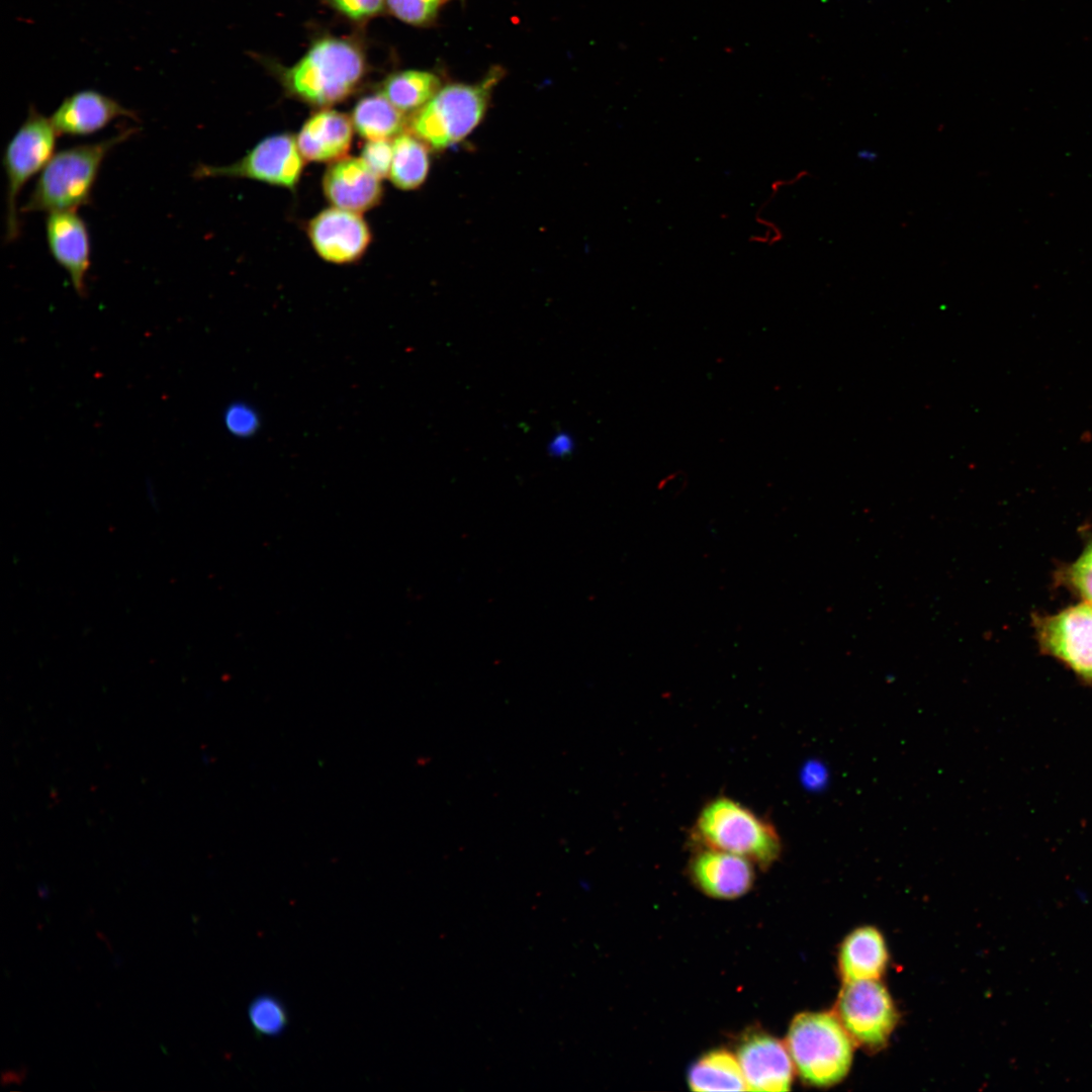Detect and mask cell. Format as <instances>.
<instances>
[{"label":"cell","mask_w":1092,"mask_h":1092,"mask_svg":"<svg viewBox=\"0 0 1092 1092\" xmlns=\"http://www.w3.org/2000/svg\"><path fill=\"white\" fill-rule=\"evenodd\" d=\"M136 131L135 127L122 128L106 140L77 145L54 154L40 172L20 212L76 211L91 203L103 161L113 148Z\"/></svg>","instance_id":"6da1fadb"},{"label":"cell","mask_w":1092,"mask_h":1092,"mask_svg":"<svg viewBox=\"0 0 1092 1092\" xmlns=\"http://www.w3.org/2000/svg\"><path fill=\"white\" fill-rule=\"evenodd\" d=\"M364 73L362 51L348 39L330 36L315 41L282 80L291 96L325 107L347 98Z\"/></svg>","instance_id":"7a4b0ae2"},{"label":"cell","mask_w":1092,"mask_h":1092,"mask_svg":"<svg viewBox=\"0 0 1092 1092\" xmlns=\"http://www.w3.org/2000/svg\"><path fill=\"white\" fill-rule=\"evenodd\" d=\"M692 835L703 847L743 856L761 868L772 864L783 848L770 822L728 797H718L704 806Z\"/></svg>","instance_id":"3957f363"},{"label":"cell","mask_w":1092,"mask_h":1092,"mask_svg":"<svg viewBox=\"0 0 1092 1092\" xmlns=\"http://www.w3.org/2000/svg\"><path fill=\"white\" fill-rule=\"evenodd\" d=\"M499 75L493 70L479 83L441 88L408 119L412 133L434 150L460 142L481 121Z\"/></svg>","instance_id":"277c9868"},{"label":"cell","mask_w":1092,"mask_h":1092,"mask_svg":"<svg viewBox=\"0 0 1092 1092\" xmlns=\"http://www.w3.org/2000/svg\"><path fill=\"white\" fill-rule=\"evenodd\" d=\"M787 1048L799 1075L815 1086L839 1082L850 1068L852 1044L848 1033L829 1013L797 1015L788 1031Z\"/></svg>","instance_id":"5b68a950"},{"label":"cell","mask_w":1092,"mask_h":1092,"mask_svg":"<svg viewBox=\"0 0 1092 1092\" xmlns=\"http://www.w3.org/2000/svg\"><path fill=\"white\" fill-rule=\"evenodd\" d=\"M57 135L50 117H46L31 105L25 120L4 149L2 165L6 175V243H12L20 236L18 197L22 188L34 175L42 171L54 156Z\"/></svg>","instance_id":"8992f818"},{"label":"cell","mask_w":1092,"mask_h":1092,"mask_svg":"<svg viewBox=\"0 0 1092 1092\" xmlns=\"http://www.w3.org/2000/svg\"><path fill=\"white\" fill-rule=\"evenodd\" d=\"M1039 650L1092 687V604L1082 602L1053 615L1032 616Z\"/></svg>","instance_id":"52a82bcc"},{"label":"cell","mask_w":1092,"mask_h":1092,"mask_svg":"<svg viewBox=\"0 0 1092 1092\" xmlns=\"http://www.w3.org/2000/svg\"><path fill=\"white\" fill-rule=\"evenodd\" d=\"M296 139L288 133L265 138L243 158L225 166L198 164L193 177L247 178L293 190L303 170Z\"/></svg>","instance_id":"ba28073f"},{"label":"cell","mask_w":1092,"mask_h":1092,"mask_svg":"<svg viewBox=\"0 0 1092 1092\" xmlns=\"http://www.w3.org/2000/svg\"><path fill=\"white\" fill-rule=\"evenodd\" d=\"M837 1011L847 1033L872 1048L887 1041L897 1019L888 991L876 980L845 982Z\"/></svg>","instance_id":"9c48e42d"},{"label":"cell","mask_w":1092,"mask_h":1092,"mask_svg":"<svg viewBox=\"0 0 1092 1092\" xmlns=\"http://www.w3.org/2000/svg\"><path fill=\"white\" fill-rule=\"evenodd\" d=\"M307 237L316 254L335 264L356 262L371 242L370 229L359 213L335 206L308 221Z\"/></svg>","instance_id":"30bf717a"},{"label":"cell","mask_w":1092,"mask_h":1092,"mask_svg":"<svg viewBox=\"0 0 1092 1092\" xmlns=\"http://www.w3.org/2000/svg\"><path fill=\"white\" fill-rule=\"evenodd\" d=\"M44 230L52 257L66 270L75 291L84 296L91 259L90 235L85 220L75 210L55 211L48 213Z\"/></svg>","instance_id":"8fae6325"},{"label":"cell","mask_w":1092,"mask_h":1092,"mask_svg":"<svg viewBox=\"0 0 1092 1092\" xmlns=\"http://www.w3.org/2000/svg\"><path fill=\"white\" fill-rule=\"evenodd\" d=\"M747 1089L787 1091L793 1079V1063L788 1048L771 1035L756 1033L740 1045L737 1057Z\"/></svg>","instance_id":"7c38bea8"},{"label":"cell","mask_w":1092,"mask_h":1092,"mask_svg":"<svg viewBox=\"0 0 1092 1092\" xmlns=\"http://www.w3.org/2000/svg\"><path fill=\"white\" fill-rule=\"evenodd\" d=\"M118 117L139 119L136 112L117 100L86 89L66 97L50 119L59 135L84 136L103 129Z\"/></svg>","instance_id":"4fadbf2b"},{"label":"cell","mask_w":1092,"mask_h":1092,"mask_svg":"<svg viewBox=\"0 0 1092 1092\" xmlns=\"http://www.w3.org/2000/svg\"><path fill=\"white\" fill-rule=\"evenodd\" d=\"M380 180L361 158L345 157L328 167L323 190L333 206L360 213L380 202L383 194Z\"/></svg>","instance_id":"5bb4252c"},{"label":"cell","mask_w":1092,"mask_h":1092,"mask_svg":"<svg viewBox=\"0 0 1092 1092\" xmlns=\"http://www.w3.org/2000/svg\"><path fill=\"white\" fill-rule=\"evenodd\" d=\"M689 869L695 884L707 895L719 899L744 895L754 880L749 859L708 847L693 856Z\"/></svg>","instance_id":"9a60e30c"},{"label":"cell","mask_w":1092,"mask_h":1092,"mask_svg":"<svg viewBox=\"0 0 1092 1092\" xmlns=\"http://www.w3.org/2000/svg\"><path fill=\"white\" fill-rule=\"evenodd\" d=\"M354 125L346 114L332 109H322L302 124L296 143L304 160L324 163L346 157L352 140Z\"/></svg>","instance_id":"2e32d148"},{"label":"cell","mask_w":1092,"mask_h":1092,"mask_svg":"<svg viewBox=\"0 0 1092 1092\" xmlns=\"http://www.w3.org/2000/svg\"><path fill=\"white\" fill-rule=\"evenodd\" d=\"M888 952L882 934L873 927L852 931L840 950V970L845 982L877 980L885 971Z\"/></svg>","instance_id":"e0dca14e"},{"label":"cell","mask_w":1092,"mask_h":1092,"mask_svg":"<svg viewBox=\"0 0 1092 1092\" xmlns=\"http://www.w3.org/2000/svg\"><path fill=\"white\" fill-rule=\"evenodd\" d=\"M688 1081L694 1091L748 1090L738 1059L726 1051L702 1057L690 1069Z\"/></svg>","instance_id":"ac0fdd59"},{"label":"cell","mask_w":1092,"mask_h":1092,"mask_svg":"<svg viewBox=\"0 0 1092 1092\" xmlns=\"http://www.w3.org/2000/svg\"><path fill=\"white\" fill-rule=\"evenodd\" d=\"M351 119L357 132L367 141L396 136L407 124L403 112L382 93L361 98L353 109Z\"/></svg>","instance_id":"d6986e66"},{"label":"cell","mask_w":1092,"mask_h":1092,"mask_svg":"<svg viewBox=\"0 0 1092 1092\" xmlns=\"http://www.w3.org/2000/svg\"><path fill=\"white\" fill-rule=\"evenodd\" d=\"M389 179L402 190H414L426 180L430 159L427 145L413 133L401 132L392 142Z\"/></svg>","instance_id":"ffe728a7"},{"label":"cell","mask_w":1092,"mask_h":1092,"mask_svg":"<svg viewBox=\"0 0 1092 1092\" xmlns=\"http://www.w3.org/2000/svg\"><path fill=\"white\" fill-rule=\"evenodd\" d=\"M440 90L439 78L427 71L406 70L390 75L381 93L401 112L417 111Z\"/></svg>","instance_id":"44dd1931"},{"label":"cell","mask_w":1092,"mask_h":1092,"mask_svg":"<svg viewBox=\"0 0 1092 1092\" xmlns=\"http://www.w3.org/2000/svg\"><path fill=\"white\" fill-rule=\"evenodd\" d=\"M1055 581L1065 586L1083 602L1092 604V539H1090L1079 557L1072 563L1060 566L1055 572Z\"/></svg>","instance_id":"7402d4cb"},{"label":"cell","mask_w":1092,"mask_h":1092,"mask_svg":"<svg viewBox=\"0 0 1092 1092\" xmlns=\"http://www.w3.org/2000/svg\"><path fill=\"white\" fill-rule=\"evenodd\" d=\"M249 1018L259 1036L277 1035L288 1022L282 1003L271 996H261L254 1000L249 1008Z\"/></svg>","instance_id":"603a6c76"},{"label":"cell","mask_w":1092,"mask_h":1092,"mask_svg":"<svg viewBox=\"0 0 1092 1092\" xmlns=\"http://www.w3.org/2000/svg\"><path fill=\"white\" fill-rule=\"evenodd\" d=\"M443 0H386L389 11L398 19L413 25L431 22Z\"/></svg>","instance_id":"cb8c5ba5"},{"label":"cell","mask_w":1092,"mask_h":1092,"mask_svg":"<svg viewBox=\"0 0 1092 1092\" xmlns=\"http://www.w3.org/2000/svg\"><path fill=\"white\" fill-rule=\"evenodd\" d=\"M392 155V143L388 140L367 141L360 158L373 174L383 179L389 176Z\"/></svg>","instance_id":"d4e9b609"},{"label":"cell","mask_w":1092,"mask_h":1092,"mask_svg":"<svg viewBox=\"0 0 1092 1092\" xmlns=\"http://www.w3.org/2000/svg\"><path fill=\"white\" fill-rule=\"evenodd\" d=\"M332 8L353 20H364L378 14L386 0H325Z\"/></svg>","instance_id":"484cf974"},{"label":"cell","mask_w":1092,"mask_h":1092,"mask_svg":"<svg viewBox=\"0 0 1092 1092\" xmlns=\"http://www.w3.org/2000/svg\"><path fill=\"white\" fill-rule=\"evenodd\" d=\"M224 420L228 429L239 436L250 434L257 423L251 411L241 404L229 407Z\"/></svg>","instance_id":"4316f807"},{"label":"cell","mask_w":1092,"mask_h":1092,"mask_svg":"<svg viewBox=\"0 0 1092 1092\" xmlns=\"http://www.w3.org/2000/svg\"><path fill=\"white\" fill-rule=\"evenodd\" d=\"M573 450V440L570 436L560 433L553 437L549 443V453L562 457Z\"/></svg>","instance_id":"83f0119b"},{"label":"cell","mask_w":1092,"mask_h":1092,"mask_svg":"<svg viewBox=\"0 0 1092 1092\" xmlns=\"http://www.w3.org/2000/svg\"><path fill=\"white\" fill-rule=\"evenodd\" d=\"M823 775L824 774H823L822 768H817L816 766H813V767L810 766L809 769L807 770L806 777L808 779L809 784H811V783L816 784V782L818 784L820 781L823 780Z\"/></svg>","instance_id":"f1b7e54d"},{"label":"cell","mask_w":1092,"mask_h":1092,"mask_svg":"<svg viewBox=\"0 0 1092 1092\" xmlns=\"http://www.w3.org/2000/svg\"><path fill=\"white\" fill-rule=\"evenodd\" d=\"M875 156H876V154H875V153H873V152H869V151H867V150H866V151H863V152H859V153H858V157H859V158H861V157H862V158H864V159H870V160H873V159H875Z\"/></svg>","instance_id":"f546056e"}]
</instances>
